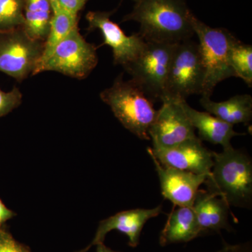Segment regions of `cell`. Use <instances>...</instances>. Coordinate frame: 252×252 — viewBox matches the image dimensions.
I'll return each instance as SVG.
<instances>
[{
    "label": "cell",
    "instance_id": "cell-1",
    "mask_svg": "<svg viewBox=\"0 0 252 252\" xmlns=\"http://www.w3.org/2000/svg\"><path fill=\"white\" fill-rule=\"evenodd\" d=\"M192 15L185 0H136L124 21L140 23L139 34L146 41L178 44L194 34Z\"/></svg>",
    "mask_w": 252,
    "mask_h": 252
},
{
    "label": "cell",
    "instance_id": "cell-2",
    "mask_svg": "<svg viewBox=\"0 0 252 252\" xmlns=\"http://www.w3.org/2000/svg\"><path fill=\"white\" fill-rule=\"evenodd\" d=\"M214 165L205 183L209 193L220 197L230 207H252V160L233 147L212 152Z\"/></svg>",
    "mask_w": 252,
    "mask_h": 252
},
{
    "label": "cell",
    "instance_id": "cell-3",
    "mask_svg": "<svg viewBox=\"0 0 252 252\" xmlns=\"http://www.w3.org/2000/svg\"><path fill=\"white\" fill-rule=\"evenodd\" d=\"M99 96L125 128L140 140H151L149 127L157 117V110L133 81H124L121 74Z\"/></svg>",
    "mask_w": 252,
    "mask_h": 252
},
{
    "label": "cell",
    "instance_id": "cell-4",
    "mask_svg": "<svg viewBox=\"0 0 252 252\" xmlns=\"http://www.w3.org/2000/svg\"><path fill=\"white\" fill-rule=\"evenodd\" d=\"M192 28L199 39V49L205 70L202 97H211L220 81L235 77L230 64L232 46L238 40L224 28L210 27L192 15Z\"/></svg>",
    "mask_w": 252,
    "mask_h": 252
},
{
    "label": "cell",
    "instance_id": "cell-5",
    "mask_svg": "<svg viewBox=\"0 0 252 252\" xmlns=\"http://www.w3.org/2000/svg\"><path fill=\"white\" fill-rule=\"evenodd\" d=\"M205 67L198 44L188 39L176 45L167 76L162 101H187L192 94H201Z\"/></svg>",
    "mask_w": 252,
    "mask_h": 252
},
{
    "label": "cell",
    "instance_id": "cell-6",
    "mask_svg": "<svg viewBox=\"0 0 252 252\" xmlns=\"http://www.w3.org/2000/svg\"><path fill=\"white\" fill-rule=\"evenodd\" d=\"M176 45L147 41L142 53L124 67L131 80L152 102L163 99Z\"/></svg>",
    "mask_w": 252,
    "mask_h": 252
},
{
    "label": "cell",
    "instance_id": "cell-7",
    "mask_svg": "<svg viewBox=\"0 0 252 252\" xmlns=\"http://www.w3.org/2000/svg\"><path fill=\"white\" fill-rule=\"evenodd\" d=\"M44 47V41L32 39L23 27L0 32V72L22 82L34 74Z\"/></svg>",
    "mask_w": 252,
    "mask_h": 252
},
{
    "label": "cell",
    "instance_id": "cell-8",
    "mask_svg": "<svg viewBox=\"0 0 252 252\" xmlns=\"http://www.w3.org/2000/svg\"><path fill=\"white\" fill-rule=\"evenodd\" d=\"M97 63V48L84 39L77 25L55 49L36 74L52 71L83 79L91 74Z\"/></svg>",
    "mask_w": 252,
    "mask_h": 252
},
{
    "label": "cell",
    "instance_id": "cell-9",
    "mask_svg": "<svg viewBox=\"0 0 252 252\" xmlns=\"http://www.w3.org/2000/svg\"><path fill=\"white\" fill-rule=\"evenodd\" d=\"M162 102L149 130L153 148H169L197 137L181 102L165 99Z\"/></svg>",
    "mask_w": 252,
    "mask_h": 252
},
{
    "label": "cell",
    "instance_id": "cell-10",
    "mask_svg": "<svg viewBox=\"0 0 252 252\" xmlns=\"http://www.w3.org/2000/svg\"><path fill=\"white\" fill-rule=\"evenodd\" d=\"M111 13L90 11L86 15L90 31L99 30L103 36L102 45L112 49L114 63L125 67L142 53L147 41L138 33L126 35L119 25L110 19Z\"/></svg>",
    "mask_w": 252,
    "mask_h": 252
},
{
    "label": "cell",
    "instance_id": "cell-11",
    "mask_svg": "<svg viewBox=\"0 0 252 252\" xmlns=\"http://www.w3.org/2000/svg\"><path fill=\"white\" fill-rule=\"evenodd\" d=\"M147 152L165 166L207 177L214 165L212 151L203 145L198 137L169 148H148Z\"/></svg>",
    "mask_w": 252,
    "mask_h": 252
},
{
    "label": "cell",
    "instance_id": "cell-12",
    "mask_svg": "<svg viewBox=\"0 0 252 252\" xmlns=\"http://www.w3.org/2000/svg\"><path fill=\"white\" fill-rule=\"evenodd\" d=\"M149 156L155 165L164 198L171 201L175 207H193L199 188L205 183L207 176L165 166L153 156Z\"/></svg>",
    "mask_w": 252,
    "mask_h": 252
},
{
    "label": "cell",
    "instance_id": "cell-13",
    "mask_svg": "<svg viewBox=\"0 0 252 252\" xmlns=\"http://www.w3.org/2000/svg\"><path fill=\"white\" fill-rule=\"evenodd\" d=\"M162 205L152 209H135L118 212L116 215L102 220L99 223L95 235L91 242L90 248L97 244L103 243L106 235L116 230L127 235L128 245L136 248L140 243L141 233L149 220L162 213Z\"/></svg>",
    "mask_w": 252,
    "mask_h": 252
},
{
    "label": "cell",
    "instance_id": "cell-14",
    "mask_svg": "<svg viewBox=\"0 0 252 252\" xmlns=\"http://www.w3.org/2000/svg\"><path fill=\"white\" fill-rule=\"evenodd\" d=\"M182 108L194 129L198 130L199 138L213 144H220L223 149L230 148L232 139L245 134L235 132L233 125L220 120L210 113L192 108L187 101L181 102Z\"/></svg>",
    "mask_w": 252,
    "mask_h": 252
},
{
    "label": "cell",
    "instance_id": "cell-15",
    "mask_svg": "<svg viewBox=\"0 0 252 252\" xmlns=\"http://www.w3.org/2000/svg\"><path fill=\"white\" fill-rule=\"evenodd\" d=\"M202 233L220 232L221 230L231 231L229 223L230 206L220 197L199 190L193 205Z\"/></svg>",
    "mask_w": 252,
    "mask_h": 252
},
{
    "label": "cell",
    "instance_id": "cell-16",
    "mask_svg": "<svg viewBox=\"0 0 252 252\" xmlns=\"http://www.w3.org/2000/svg\"><path fill=\"white\" fill-rule=\"evenodd\" d=\"M177 207L169 214L160 233L159 243L162 247L189 243L203 233L193 207Z\"/></svg>",
    "mask_w": 252,
    "mask_h": 252
},
{
    "label": "cell",
    "instance_id": "cell-17",
    "mask_svg": "<svg viewBox=\"0 0 252 252\" xmlns=\"http://www.w3.org/2000/svg\"><path fill=\"white\" fill-rule=\"evenodd\" d=\"M200 103L207 112L231 125H248L252 119V97L248 94H237L220 102L202 97Z\"/></svg>",
    "mask_w": 252,
    "mask_h": 252
},
{
    "label": "cell",
    "instance_id": "cell-18",
    "mask_svg": "<svg viewBox=\"0 0 252 252\" xmlns=\"http://www.w3.org/2000/svg\"><path fill=\"white\" fill-rule=\"evenodd\" d=\"M23 29L32 39L45 41L53 15L49 0H23Z\"/></svg>",
    "mask_w": 252,
    "mask_h": 252
},
{
    "label": "cell",
    "instance_id": "cell-19",
    "mask_svg": "<svg viewBox=\"0 0 252 252\" xmlns=\"http://www.w3.org/2000/svg\"><path fill=\"white\" fill-rule=\"evenodd\" d=\"M77 25V16L68 14L61 9L53 14L50 23L49 34L44 41L42 56L33 76L36 75L39 68L47 61L54 52L55 49Z\"/></svg>",
    "mask_w": 252,
    "mask_h": 252
},
{
    "label": "cell",
    "instance_id": "cell-20",
    "mask_svg": "<svg viewBox=\"0 0 252 252\" xmlns=\"http://www.w3.org/2000/svg\"><path fill=\"white\" fill-rule=\"evenodd\" d=\"M230 64L235 77L243 79L249 87L252 86V46L240 40L235 41L230 54Z\"/></svg>",
    "mask_w": 252,
    "mask_h": 252
},
{
    "label": "cell",
    "instance_id": "cell-21",
    "mask_svg": "<svg viewBox=\"0 0 252 252\" xmlns=\"http://www.w3.org/2000/svg\"><path fill=\"white\" fill-rule=\"evenodd\" d=\"M23 0H0V32L23 27Z\"/></svg>",
    "mask_w": 252,
    "mask_h": 252
},
{
    "label": "cell",
    "instance_id": "cell-22",
    "mask_svg": "<svg viewBox=\"0 0 252 252\" xmlns=\"http://www.w3.org/2000/svg\"><path fill=\"white\" fill-rule=\"evenodd\" d=\"M23 94L17 87L8 92L0 89V118L7 115L19 107L22 102Z\"/></svg>",
    "mask_w": 252,
    "mask_h": 252
},
{
    "label": "cell",
    "instance_id": "cell-23",
    "mask_svg": "<svg viewBox=\"0 0 252 252\" xmlns=\"http://www.w3.org/2000/svg\"><path fill=\"white\" fill-rule=\"evenodd\" d=\"M0 252H32L30 248L18 243L4 224L0 225Z\"/></svg>",
    "mask_w": 252,
    "mask_h": 252
},
{
    "label": "cell",
    "instance_id": "cell-24",
    "mask_svg": "<svg viewBox=\"0 0 252 252\" xmlns=\"http://www.w3.org/2000/svg\"><path fill=\"white\" fill-rule=\"evenodd\" d=\"M88 0H59L60 9L68 14L77 16Z\"/></svg>",
    "mask_w": 252,
    "mask_h": 252
},
{
    "label": "cell",
    "instance_id": "cell-25",
    "mask_svg": "<svg viewBox=\"0 0 252 252\" xmlns=\"http://www.w3.org/2000/svg\"><path fill=\"white\" fill-rule=\"evenodd\" d=\"M220 252H252V243L248 242L233 245L225 244Z\"/></svg>",
    "mask_w": 252,
    "mask_h": 252
},
{
    "label": "cell",
    "instance_id": "cell-26",
    "mask_svg": "<svg viewBox=\"0 0 252 252\" xmlns=\"http://www.w3.org/2000/svg\"><path fill=\"white\" fill-rule=\"evenodd\" d=\"M16 215V214L12 210L7 208V207L3 203L0 199V225L4 224L5 222L11 220Z\"/></svg>",
    "mask_w": 252,
    "mask_h": 252
},
{
    "label": "cell",
    "instance_id": "cell-27",
    "mask_svg": "<svg viewBox=\"0 0 252 252\" xmlns=\"http://www.w3.org/2000/svg\"><path fill=\"white\" fill-rule=\"evenodd\" d=\"M96 246H97V248H96V252H121L114 251L112 249L107 248V246H105V245H104V243L97 244Z\"/></svg>",
    "mask_w": 252,
    "mask_h": 252
},
{
    "label": "cell",
    "instance_id": "cell-28",
    "mask_svg": "<svg viewBox=\"0 0 252 252\" xmlns=\"http://www.w3.org/2000/svg\"><path fill=\"white\" fill-rule=\"evenodd\" d=\"M51 4V9H52L53 14L57 12L60 10L59 0H49Z\"/></svg>",
    "mask_w": 252,
    "mask_h": 252
},
{
    "label": "cell",
    "instance_id": "cell-29",
    "mask_svg": "<svg viewBox=\"0 0 252 252\" xmlns=\"http://www.w3.org/2000/svg\"><path fill=\"white\" fill-rule=\"evenodd\" d=\"M90 248H91L90 247L88 246L87 248H86L85 249H84V250H80V251H77V252H86Z\"/></svg>",
    "mask_w": 252,
    "mask_h": 252
},
{
    "label": "cell",
    "instance_id": "cell-30",
    "mask_svg": "<svg viewBox=\"0 0 252 252\" xmlns=\"http://www.w3.org/2000/svg\"><path fill=\"white\" fill-rule=\"evenodd\" d=\"M220 252V251H218V252Z\"/></svg>",
    "mask_w": 252,
    "mask_h": 252
},
{
    "label": "cell",
    "instance_id": "cell-31",
    "mask_svg": "<svg viewBox=\"0 0 252 252\" xmlns=\"http://www.w3.org/2000/svg\"><path fill=\"white\" fill-rule=\"evenodd\" d=\"M135 1H136V0H135Z\"/></svg>",
    "mask_w": 252,
    "mask_h": 252
}]
</instances>
